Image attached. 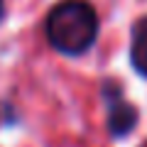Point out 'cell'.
I'll return each mask as SVG.
<instances>
[{
	"mask_svg": "<svg viewBox=\"0 0 147 147\" xmlns=\"http://www.w3.org/2000/svg\"><path fill=\"white\" fill-rule=\"evenodd\" d=\"M98 34L96 10L84 0L59 3L47 17V39L57 52L76 57L84 54Z\"/></svg>",
	"mask_w": 147,
	"mask_h": 147,
	"instance_id": "1",
	"label": "cell"
},
{
	"mask_svg": "<svg viewBox=\"0 0 147 147\" xmlns=\"http://www.w3.org/2000/svg\"><path fill=\"white\" fill-rule=\"evenodd\" d=\"M135 125H137L135 105L125 103L123 98L113 100V105L108 108V130H110V135L113 137H125Z\"/></svg>",
	"mask_w": 147,
	"mask_h": 147,
	"instance_id": "2",
	"label": "cell"
},
{
	"mask_svg": "<svg viewBox=\"0 0 147 147\" xmlns=\"http://www.w3.org/2000/svg\"><path fill=\"white\" fill-rule=\"evenodd\" d=\"M130 59L132 66L147 76V17L135 22L132 27V44H130Z\"/></svg>",
	"mask_w": 147,
	"mask_h": 147,
	"instance_id": "3",
	"label": "cell"
},
{
	"mask_svg": "<svg viewBox=\"0 0 147 147\" xmlns=\"http://www.w3.org/2000/svg\"><path fill=\"white\" fill-rule=\"evenodd\" d=\"M0 17H3V0H0Z\"/></svg>",
	"mask_w": 147,
	"mask_h": 147,
	"instance_id": "4",
	"label": "cell"
}]
</instances>
